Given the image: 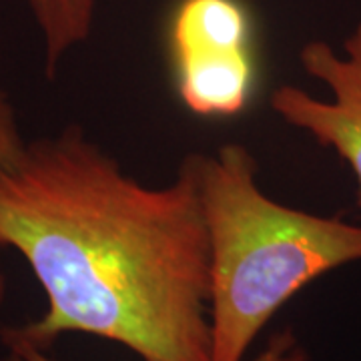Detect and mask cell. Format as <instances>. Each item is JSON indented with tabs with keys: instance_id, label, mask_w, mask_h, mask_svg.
<instances>
[{
	"instance_id": "1",
	"label": "cell",
	"mask_w": 361,
	"mask_h": 361,
	"mask_svg": "<svg viewBox=\"0 0 361 361\" xmlns=\"http://www.w3.org/2000/svg\"><path fill=\"white\" fill-rule=\"evenodd\" d=\"M0 249L25 259L44 313L0 341L49 349L63 336L113 341L141 361H211V261L201 153L147 187L80 125L26 141L0 169Z\"/></svg>"
},
{
	"instance_id": "2",
	"label": "cell",
	"mask_w": 361,
	"mask_h": 361,
	"mask_svg": "<svg viewBox=\"0 0 361 361\" xmlns=\"http://www.w3.org/2000/svg\"><path fill=\"white\" fill-rule=\"evenodd\" d=\"M241 142L201 153L211 261V361H245L285 303L329 271L361 261V225L281 205L261 189Z\"/></svg>"
},
{
	"instance_id": "3",
	"label": "cell",
	"mask_w": 361,
	"mask_h": 361,
	"mask_svg": "<svg viewBox=\"0 0 361 361\" xmlns=\"http://www.w3.org/2000/svg\"><path fill=\"white\" fill-rule=\"evenodd\" d=\"M169 51L180 103L201 118H231L255 85L253 25L243 0H179Z\"/></svg>"
},
{
	"instance_id": "4",
	"label": "cell",
	"mask_w": 361,
	"mask_h": 361,
	"mask_svg": "<svg viewBox=\"0 0 361 361\" xmlns=\"http://www.w3.org/2000/svg\"><path fill=\"white\" fill-rule=\"evenodd\" d=\"M299 63L329 90V99H317L295 85H281L271 92V111L348 165L357 183L361 207V18L343 39L341 51L327 40H310L299 51Z\"/></svg>"
},
{
	"instance_id": "5",
	"label": "cell",
	"mask_w": 361,
	"mask_h": 361,
	"mask_svg": "<svg viewBox=\"0 0 361 361\" xmlns=\"http://www.w3.org/2000/svg\"><path fill=\"white\" fill-rule=\"evenodd\" d=\"M42 37L44 75L52 78L65 56L89 39L99 0H26Z\"/></svg>"
},
{
	"instance_id": "6",
	"label": "cell",
	"mask_w": 361,
	"mask_h": 361,
	"mask_svg": "<svg viewBox=\"0 0 361 361\" xmlns=\"http://www.w3.org/2000/svg\"><path fill=\"white\" fill-rule=\"evenodd\" d=\"M4 348L6 353L0 357V361H56L49 355V351L25 343H6ZM251 361H311V357L307 348L293 329H281L273 334L267 345Z\"/></svg>"
},
{
	"instance_id": "7",
	"label": "cell",
	"mask_w": 361,
	"mask_h": 361,
	"mask_svg": "<svg viewBox=\"0 0 361 361\" xmlns=\"http://www.w3.org/2000/svg\"><path fill=\"white\" fill-rule=\"evenodd\" d=\"M26 141L18 125V116L11 99L0 90V169H6L18 161L25 151Z\"/></svg>"
},
{
	"instance_id": "8",
	"label": "cell",
	"mask_w": 361,
	"mask_h": 361,
	"mask_svg": "<svg viewBox=\"0 0 361 361\" xmlns=\"http://www.w3.org/2000/svg\"><path fill=\"white\" fill-rule=\"evenodd\" d=\"M4 297H6V279H4V275L0 273V305L4 303Z\"/></svg>"
}]
</instances>
